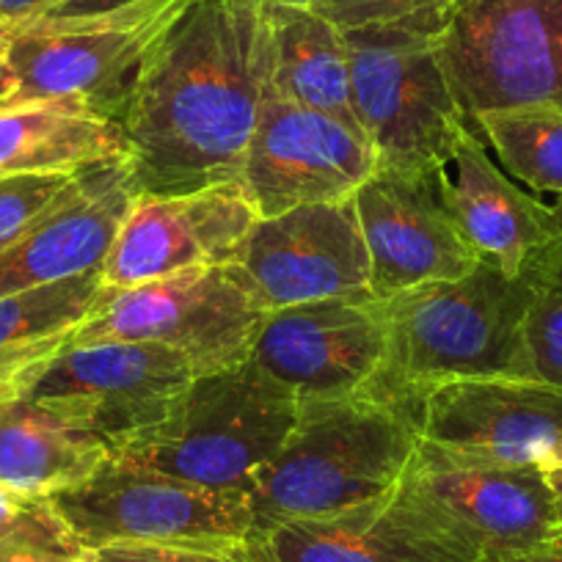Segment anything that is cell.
Returning <instances> with one entry per match:
<instances>
[{
	"label": "cell",
	"mask_w": 562,
	"mask_h": 562,
	"mask_svg": "<svg viewBox=\"0 0 562 562\" xmlns=\"http://www.w3.org/2000/svg\"><path fill=\"white\" fill-rule=\"evenodd\" d=\"M295 419L299 397L248 359L193 378L160 425L113 456L199 488L246 494L251 474L284 445Z\"/></svg>",
	"instance_id": "277c9868"
},
{
	"label": "cell",
	"mask_w": 562,
	"mask_h": 562,
	"mask_svg": "<svg viewBox=\"0 0 562 562\" xmlns=\"http://www.w3.org/2000/svg\"><path fill=\"white\" fill-rule=\"evenodd\" d=\"M237 265L268 312L317 301H375L353 199L259 218Z\"/></svg>",
	"instance_id": "7c38bea8"
},
{
	"label": "cell",
	"mask_w": 562,
	"mask_h": 562,
	"mask_svg": "<svg viewBox=\"0 0 562 562\" xmlns=\"http://www.w3.org/2000/svg\"><path fill=\"white\" fill-rule=\"evenodd\" d=\"M193 378L191 361L164 345L94 339L67 342L12 394L45 405L113 452L160 425Z\"/></svg>",
	"instance_id": "9c48e42d"
},
{
	"label": "cell",
	"mask_w": 562,
	"mask_h": 562,
	"mask_svg": "<svg viewBox=\"0 0 562 562\" xmlns=\"http://www.w3.org/2000/svg\"><path fill=\"white\" fill-rule=\"evenodd\" d=\"M416 447L414 414L400 405L367 394L301 400L284 445L246 485L251 532L386 496L403 483Z\"/></svg>",
	"instance_id": "3957f363"
},
{
	"label": "cell",
	"mask_w": 562,
	"mask_h": 562,
	"mask_svg": "<svg viewBox=\"0 0 562 562\" xmlns=\"http://www.w3.org/2000/svg\"><path fill=\"white\" fill-rule=\"evenodd\" d=\"M265 12L273 47L270 91L295 105L339 119L361 133L350 97V64L342 31L312 9L265 3Z\"/></svg>",
	"instance_id": "603a6c76"
},
{
	"label": "cell",
	"mask_w": 562,
	"mask_h": 562,
	"mask_svg": "<svg viewBox=\"0 0 562 562\" xmlns=\"http://www.w3.org/2000/svg\"><path fill=\"white\" fill-rule=\"evenodd\" d=\"M122 158V124L91 108L64 100L0 105V180L72 175Z\"/></svg>",
	"instance_id": "44dd1931"
},
{
	"label": "cell",
	"mask_w": 562,
	"mask_h": 562,
	"mask_svg": "<svg viewBox=\"0 0 562 562\" xmlns=\"http://www.w3.org/2000/svg\"><path fill=\"white\" fill-rule=\"evenodd\" d=\"M439 171L378 169L353 193L375 299L461 279L477 268V257L447 210Z\"/></svg>",
	"instance_id": "2e32d148"
},
{
	"label": "cell",
	"mask_w": 562,
	"mask_h": 562,
	"mask_svg": "<svg viewBox=\"0 0 562 562\" xmlns=\"http://www.w3.org/2000/svg\"><path fill=\"white\" fill-rule=\"evenodd\" d=\"M270 67L265 0H196L144 64L119 116L138 193L240 180Z\"/></svg>",
	"instance_id": "6da1fadb"
},
{
	"label": "cell",
	"mask_w": 562,
	"mask_h": 562,
	"mask_svg": "<svg viewBox=\"0 0 562 562\" xmlns=\"http://www.w3.org/2000/svg\"><path fill=\"white\" fill-rule=\"evenodd\" d=\"M403 485L477 562L507 560L554 535V494L543 463L483 467L416 447Z\"/></svg>",
	"instance_id": "5bb4252c"
},
{
	"label": "cell",
	"mask_w": 562,
	"mask_h": 562,
	"mask_svg": "<svg viewBox=\"0 0 562 562\" xmlns=\"http://www.w3.org/2000/svg\"><path fill=\"white\" fill-rule=\"evenodd\" d=\"M469 124L485 135L507 175L529 191L562 196V108H488Z\"/></svg>",
	"instance_id": "d4e9b609"
},
{
	"label": "cell",
	"mask_w": 562,
	"mask_h": 562,
	"mask_svg": "<svg viewBox=\"0 0 562 562\" xmlns=\"http://www.w3.org/2000/svg\"><path fill=\"white\" fill-rule=\"evenodd\" d=\"M268 310L240 265L191 268L135 288H105L69 342L130 339L177 350L196 375L251 359Z\"/></svg>",
	"instance_id": "52a82bcc"
},
{
	"label": "cell",
	"mask_w": 562,
	"mask_h": 562,
	"mask_svg": "<svg viewBox=\"0 0 562 562\" xmlns=\"http://www.w3.org/2000/svg\"><path fill=\"white\" fill-rule=\"evenodd\" d=\"M111 447L29 397H0V485L25 499H50L89 480Z\"/></svg>",
	"instance_id": "7402d4cb"
},
{
	"label": "cell",
	"mask_w": 562,
	"mask_h": 562,
	"mask_svg": "<svg viewBox=\"0 0 562 562\" xmlns=\"http://www.w3.org/2000/svg\"><path fill=\"white\" fill-rule=\"evenodd\" d=\"M529 378L562 389V290L538 284L527 323Z\"/></svg>",
	"instance_id": "f1b7e54d"
},
{
	"label": "cell",
	"mask_w": 562,
	"mask_h": 562,
	"mask_svg": "<svg viewBox=\"0 0 562 562\" xmlns=\"http://www.w3.org/2000/svg\"><path fill=\"white\" fill-rule=\"evenodd\" d=\"M543 467H562V441H560V447H557V450L551 452L549 463H543Z\"/></svg>",
	"instance_id": "f35d334b"
},
{
	"label": "cell",
	"mask_w": 562,
	"mask_h": 562,
	"mask_svg": "<svg viewBox=\"0 0 562 562\" xmlns=\"http://www.w3.org/2000/svg\"><path fill=\"white\" fill-rule=\"evenodd\" d=\"M546 477H549L551 494H554V513H557V524H554V535H551V540H554V543H562V467H546Z\"/></svg>",
	"instance_id": "e575fe53"
},
{
	"label": "cell",
	"mask_w": 562,
	"mask_h": 562,
	"mask_svg": "<svg viewBox=\"0 0 562 562\" xmlns=\"http://www.w3.org/2000/svg\"><path fill=\"white\" fill-rule=\"evenodd\" d=\"M419 447L458 463H549L562 441V389L535 378H461L414 408Z\"/></svg>",
	"instance_id": "8fae6325"
},
{
	"label": "cell",
	"mask_w": 562,
	"mask_h": 562,
	"mask_svg": "<svg viewBox=\"0 0 562 562\" xmlns=\"http://www.w3.org/2000/svg\"><path fill=\"white\" fill-rule=\"evenodd\" d=\"M31 23H14V20H7L0 18V56L9 50V45H12L14 40H18L20 34H23L25 29H29Z\"/></svg>",
	"instance_id": "d590c367"
},
{
	"label": "cell",
	"mask_w": 562,
	"mask_h": 562,
	"mask_svg": "<svg viewBox=\"0 0 562 562\" xmlns=\"http://www.w3.org/2000/svg\"><path fill=\"white\" fill-rule=\"evenodd\" d=\"M499 562H562V543L549 540V543L535 546V549L521 551V554H513V557H507V560H499Z\"/></svg>",
	"instance_id": "836d02e7"
},
{
	"label": "cell",
	"mask_w": 562,
	"mask_h": 562,
	"mask_svg": "<svg viewBox=\"0 0 562 562\" xmlns=\"http://www.w3.org/2000/svg\"><path fill=\"white\" fill-rule=\"evenodd\" d=\"M259 221L240 180L188 193H138L102 262L111 290L191 268L235 265Z\"/></svg>",
	"instance_id": "9a60e30c"
},
{
	"label": "cell",
	"mask_w": 562,
	"mask_h": 562,
	"mask_svg": "<svg viewBox=\"0 0 562 562\" xmlns=\"http://www.w3.org/2000/svg\"><path fill=\"white\" fill-rule=\"evenodd\" d=\"M463 113L562 108V0H469L441 34Z\"/></svg>",
	"instance_id": "30bf717a"
},
{
	"label": "cell",
	"mask_w": 562,
	"mask_h": 562,
	"mask_svg": "<svg viewBox=\"0 0 562 562\" xmlns=\"http://www.w3.org/2000/svg\"><path fill=\"white\" fill-rule=\"evenodd\" d=\"M538 281L477 262L472 273L375 299L386 348L361 394L414 414L434 386L461 378H529L527 323Z\"/></svg>",
	"instance_id": "7a4b0ae2"
},
{
	"label": "cell",
	"mask_w": 562,
	"mask_h": 562,
	"mask_svg": "<svg viewBox=\"0 0 562 562\" xmlns=\"http://www.w3.org/2000/svg\"><path fill=\"white\" fill-rule=\"evenodd\" d=\"M557 215V224H560V237L551 246V251L546 254V259L538 268V284H549V288L562 290V196H557V204H551Z\"/></svg>",
	"instance_id": "1f68e13d"
},
{
	"label": "cell",
	"mask_w": 562,
	"mask_h": 562,
	"mask_svg": "<svg viewBox=\"0 0 562 562\" xmlns=\"http://www.w3.org/2000/svg\"><path fill=\"white\" fill-rule=\"evenodd\" d=\"M34 502L36 499H25V496L14 494V491H9L0 485V529H7L9 524L18 521V518L23 516V513L29 510Z\"/></svg>",
	"instance_id": "d6a6232c"
},
{
	"label": "cell",
	"mask_w": 562,
	"mask_h": 562,
	"mask_svg": "<svg viewBox=\"0 0 562 562\" xmlns=\"http://www.w3.org/2000/svg\"><path fill=\"white\" fill-rule=\"evenodd\" d=\"M113 0H0V18L14 23H36L56 14L83 12V9L108 7Z\"/></svg>",
	"instance_id": "4dcf8cb0"
},
{
	"label": "cell",
	"mask_w": 562,
	"mask_h": 562,
	"mask_svg": "<svg viewBox=\"0 0 562 562\" xmlns=\"http://www.w3.org/2000/svg\"><path fill=\"white\" fill-rule=\"evenodd\" d=\"M375 171L378 158L364 135L268 89L240 171L259 218L353 199Z\"/></svg>",
	"instance_id": "4fadbf2b"
},
{
	"label": "cell",
	"mask_w": 562,
	"mask_h": 562,
	"mask_svg": "<svg viewBox=\"0 0 562 562\" xmlns=\"http://www.w3.org/2000/svg\"><path fill=\"white\" fill-rule=\"evenodd\" d=\"M193 3L113 0L108 7L36 20L9 45L7 61L18 89L0 105L64 100L119 122L144 64Z\"/></svg>",
	"instance_id": "5b68a950"
},
{
	"label": "cell",
	"mask_w": 562,
	"mask_h": 562,
	"mask_svg": "<svg viewBox=\"0 0 562 562\" xmlns=\"http://www.w3.org/2000/svg\"><path fill=\"white\" fill-rule=\"evenodd\" d=\"M458 0H317L321 18L339 31L359 29H422L447 31Z\"/></svg>",
	"instance_id": "484cf974"
},
{
	"label": "cell",
	"mask_w": 562,
	"mask_h": 562,
	"mask_svg": "<svg viewBox=\"0 0 562 562\" xmlns=\"http://www.w3.org/2000/svg\"><path fill=\"white\" fill-rule=\"evenodd\" d=\"M14 89H18V80H14L12 67L7 61V53H3L0 56V102H7L14 94Z\"/></svg>",
	"instance_id": "8d00e7d4"
},
{
	"label": "cell",
	"mask_w": 562,
	"mask_h": 562,
	"mask_svg": "<svg viewBox=\"0 0 562 562\" xmlns=\"http://www.w3.org/2000/svg\"><path fill=\"white\" fill-rule=\"evenodd\" d=\"M83 549L111 543L237 546L251 535L243 491L199 488L111 452L89 480L47 499Z\"/></svg>",
	"instance_id": "ba28073f"
},
{
	"label": "cell",
	"mask_w": 562,
	"mask_h": 562,
	"mask_svg": "<svg viewBox=\"0 0 562 562\" xmlns=\"http://www.w3.org/2000/svg\"><path fill=\"white\" fill-rule=\"evenodd\" d=\"M102 166V164H100ZM94 169V166H91ZM86 171L0 180V251L75 191Z\"/></svg>",
	"instance_id": "83f0119b"
},
{
	"label": "cell",
	"mask_w": 562,
	"mask_h": 562,
	"mask_svg": "<svg viewBox=\"0 0 562 562\" xmlns=\"http://www.w3.org/2000/svg\"><path fill=\"white\" fill-rule=\"evenodd\" d=\"M356 122L378 169L439 171L469 119L447 72L441 34L422 29L342 31Z\"/></svg>",
	"instance_id": "8992f818"
},
{
	"label": "cell",
	"mask_w": 562,
	"mask_h": 562,
	"mask_svg": "<svg viewBox=\"0 0 562 562\" xmlns=\"http://www.w3.org/2000/svg\"><path fill=\"white\" fill-rule=\"evenodd\" d=\"M86 562H254L246 543L237 546H147L111 543L86 549Z\"/></svg>",
	"instance_id": "f546056e"
},
{
	"label": "cell",
	"mask_w": 562,
	"mask_h": 562,
	"mask_svg": "<svg viewBox=\"0 0 562 562\" xmlns=\"http://www.w3.org/2000/svg\"><path fill=\"white\" fill-rule=\"evenodd\" d=\"M265 3H276V7H295V9H315L317 0H265Z\"/></svg>",
	"instance_id": "74e56055"
},
{
	"label": "cell",
	"mask_w": 562,
	"mask_h": 562,
	"mask_svg": "<svg viewBox=\"0 0 562 562\" xmlns=\"http://www.w3.org/2000/svg\"><path fill=\"white\" fill-rule=\"evenodd\" d=\"M383 348L375 301H317L268 312L251 361L301 403L361 394L381 367Z\"/></svg>",
	"instance_id": "e0dca14e"
},
{
	"label": "cell",
	"mask_w": 562,
	"mask_h": 562,
	"mask_svg": "<svg viewBox=\"0 0 562 562\" xmlns=\"http://www.w3.org/2000/svg\"><path fill=\"white\" fill-rule=\"evenodd\" d=\"M0 562H86V549L50 502L36 499L18 521L0 529Z\"/></svg>",
	"instance_id": "4316f807"
},
{
	"label": "cell",
	"mask_w": 562,
	"mask_h": 562,
	"mask_svg": "<svg viewBox=\"0 0 562 562\" xmlns=\"http://www.w3.org/2000/svg\"><path fill=\"white\" fill-rule=\"evenodd\" d=\"M105 293L102 268L0 299V397L56 356Z\"/></svg>",
	"instance_id": "cb8c5ba5"
},
{
	"label": "cell",
	"mask_w": 562,
	"mask_h": 562,
	"mask_svg": "<svg viewBox=\"0 0 562 562\" xmlns=\"http://www.w3.org/2000/svg\"><path fill=\"white\" fill-rule=\"evenodd\" d=\"M463 3H469V0H458V7H456V9H461V7H463Z\"/></svg>",
	"instance_id": "ab89813d"
},
{
	"label": "cell",
	"mask_w": 562,
	"mask_h": 562,
	"mask_svg": "<svg viewBox=\"0 0 562 562\" xmlns=\"http://www.w3.org/2000/svg\"><path fill=\"white\" fill-rule=\"evenodd\" d=\"M441 193L458 232L477 262L507 276H535L560 237L554 207L524 193L491 160L477 130L469 124L452 158L439 171Z\"/></svg>",
	"instance_id": "d6986e66"
},
{
	"label": "cell",
	"mask_w": 562,
	"mask_h": 562,
	"mask_svg": "<svg viewBox=\"0 0 562 562\" xmlns=\"http://www.w3.org/2000/svg\"><path fill=\"white\" fill-rule=\"evenodd\" d=\"M246 551L254 562H477L403 483L337 516L251 532Z\"/></svg>",
	"instance_id": "ac0fdd59"
},
{
	"label": "cell",
	"mask_w": 562,
	"mask_h": 562,
	"mask_svg": "<svg viewBox=\"0 0 562 562\" xmlns=\"http://www.w3.org/2000/svg\"><path fill=\"white\" fill-rule=\"evenodd\" d=\"M135 196L127 158L86 171L64 202L0 251V299L102 268Z\"/></svg>",
	"instance_id": "ffe728a7"
}]
</instances>
